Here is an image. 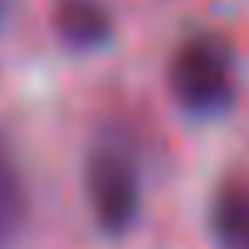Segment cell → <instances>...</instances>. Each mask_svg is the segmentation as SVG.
<instances>
[{
  "label": "cell",
  "mask_w": 249,
  "mask_h": 249,
  "mask_svg": "<svg viewBox=\"0 0 249 249\" xmlns=\"http://www.w3.org/2000/svg\"><path fill=\"white\" fill-rule=\"evenodd\" d=\"M24 225V181L14 154L0 143V249H11Z\"/></svg>",
  "instance_id": "5b68a950"
},
{
  "label": "cell",
  "mask_w": 249,
  "mask_h": 249,
  "mask_svg": "<svg viewBox=\"0 0 249 249\" xmlns=\"http://www.w3.org/2000/svg\"><path fill=\"white\" fill-rule=\"evenodd\" d=\"M86 184H89L92 215H96L103 232L120 235V232H126L137 222V212H140V178H137V167H133V160L126 154L99 150L89 160Z\"/></svg>",
  "instance_id": "7a4b0ae2"
},
{
  "label": "cell",
  "mask_w": 249,
  "mask_h": 249,
  "mask_svg": "<svg viewBox=\"0 0 249 249\" xmlns=\"http://www.w3.org/2000/svg\"><path fill=\"white\" fill-rule=\"evenodd\" d=\"M58 35L75 48H96L109 35V14L99 0H58L55 7Z\"/></svg>",
  "instance_id": "277c9868"
},
{
  "label": "cell",
  "mask_w": 249,
  "mask_h": 249,
  "mask_svg": "<svg viewBox=\"0 0 249 249\" xmlns=\"http://www.w3.org/2000/svg\"><path fill=\"white\" fill-rule=\"evenodd\" d=\"M212 232L222 249H249V188L229 181L212 201Z\"/></svg>",
  "instance_id": "3957f363"
},
{
  "label": "cell",
  "mask_w": 249,
  "mask_h": 249,
  "mask_svg": "<svg viewBox=\"0 0 249 249\" xmlns=\"http://www.w3.org/2000/svg\"><path fill=\"white\" fill-rule=\"evenodd\" d=\"M171 89L188 113L212 116L232 99V62L229 52L208 38H188L171 62Z\"/></svg>",
  "instance_id": "6da1fadb"
}]
</instances>
